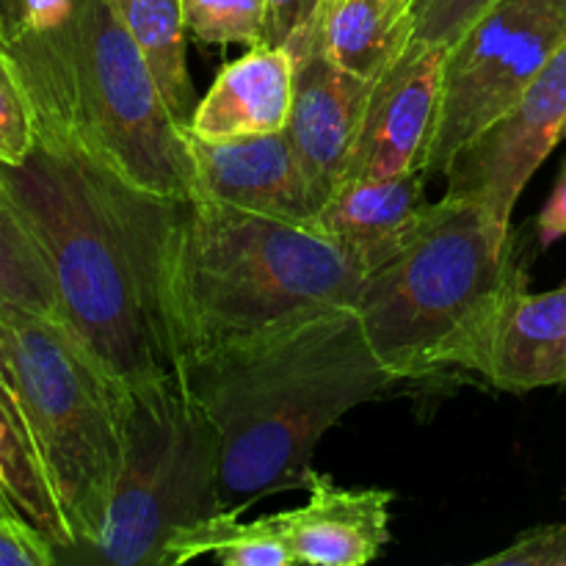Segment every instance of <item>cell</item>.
I'll return each instance as SVG.
<instances>
[{"label": "cell", "mask_w": 566, "mask_h": 566, "mask_svg": "<svg viewBox=\"0 0 566 566\" xmlns=\"http://www.w3.org/2000/svg\"><path fill=\"white\" fill-rule=\"evenodd\" d=\"M459 370L503 392L566 385V285L547 293H531L528 280L514 285Z\"/></svg>", "instance_id": "4fadbf2b"}, {"label": "cell", "mask_w": 566, "mask_h": 566, "mask_svg": "<svg viewBox=\"0 0 566 566\" xmlns=\"http://www.w3.org/2000/svg\"><path fill=\"white\" fill-rule=\"evenodd\" d=\"M412 0H329L318 42L340 70L376 83L412 44Z\"/></svg>", "instance_id": "e0dca14e"}, {"label": "cell", "mask_w": 566, "mask_h": 566, "mask_svg": "<svg viewBox=\"0 0 566 566\" xmlns=\"http://www.w3.org/2000/svg\"><path fill=\"white\" fill-rule=\"evenodd\" d=\"M481 566H566V523L536 525L512 545L481 558Z\"/></svg>", "instance_id": "d4e9b609"}, {"label": "cell", "mask_w": 566, "mask_h": 566, "mask_svg": "<svg viewBox=\"0 0 566 566\" xmlns=\"http://www.w3.org/2000/svg\"><path fill=\"white\" fill-rule=\"evenodd\" d=\"M0 310H25L59 321V298L36 238L0 186Z\"/></svg>", "instance_id": "44dd1931"}, {"label": "cell", "mask_w": 566, "mask_h": 566, "mask_svg": "<svg viewBox=\"0 0 566 566\" xmlns=\"http://www.w3.org/2000/svg\"><path fill=\"white\" fill-rule=\"evenodd\" d=\"M293 70L287 48L254 44L241 59L221 66L186 130L202 138L285 130L293 105Z\"/></svg>", "instance_id": "2e32d148"}, {"label": "cell", "mask_w": 566, "mask_h": 566, "mask_svg": "<svg viewBox=\"0 0 566 566\" xmlns=\"http://www.w3.org/2000/svg\"><path fill=\"white\" fill-rule=\"evenodd\" d=\"M188 36L254 48L265 36V0H180Z\"/></svg>", "instance_id": "7402d4cb"}, {"label": "cell", "mask_w": 566, "mask_h": 566, "mask_svg": "<svg viewBox=\"0 0 566 566\" xmlns=\"http://www.w3.org/2000/svg\"><path fill=\"white\" fill-rule=\"evenodd\" d=\"M136 210L177 370L199 354L357 304L365 274L318 221L298 224L205 197L142 191Z\"/></svg>", "instance_id": "6da1fadb"}, {"label": "cell", "mask_w": 566, "mask_h": 566, "mask_svg": "<svg viewBox=\"0 0 566 566\" xmlns=\"http://www.w3.org/2000/svg\"><path fill=\"white\" fill-rule=\"evenodd\" d=\"M0 186L42 249L61 326L99 370L122 392L180 376L144 260L136 188L44 142L22 164H0Z\"/></svg>", "instance_id": "277c9868"}, {"label": "cell", "mask_w": 566, "mask_h": 566, "mask_svg": "<svg viewBox=\"0 0 566 566\" xmlns=\"http://www.w3.org/2000/svg\"><path fill=\"white\" fill-rule=\"evenodd\" d=\"M528 280L512 230L479 205L442 197L407 247L370 271L354 310L398 381L459 370L514 285Z\"/></svg>", "instance_id": "5b68a950"}, {"label": "cell", "mask_w": 566, "mask_h": 566, "mask_svg": "<svg viewBox=\"0 0 566 566\" xmlns=\"http://www.w3.org/2000/svg\"><path fill=\"white\" fill-rule=\"evenodd\" d=\"M293 53V105L287 138L302 160L315 208L343 186L374 83L340 70L318 42V20L298 33Z\"/></svg>", "instance_id": "30bf717a"}, {"label": "cell", "mask_w": 566, "mask_h": 566, "mask_svg": "<svg viewBox=\"0 0 566 566\" xmlns=\"http://www.w3.org/2000/svg\"><path fill=\"white\" fill-rule=\"evenodd\" d=\"M446 55L448 48L442 44L412 42L374 83L346 180L423 169L426 147L440 108Z\"/></svg>", "instance_id": "8fae6325"}, {"label": "cell", "mask_w": 566, "mask_h": 566, "mask_svg": "<svg viewBox=\"0 0 566 566\" xmlns=\"http://www.w3.org/2000/svg\"><path fill=\"white\" fill-rule=\"evenodd\" d=\"M219 437L180 376L122 392V464L97 539L114 566H164L182 525L219 512Z\"/></svg>", "instance_id": "52a82bcc"}, {"label": "cell", "mask_w": 566, "mask_h": 566, "mask_svg": "<svg viewBox=\"0 0 566 566\" xmlns=\"http://www.w3.org/2000/svg\"><path fill=\"white\" fill-rule=\"evenodd\" d=\"M423 169L392 177L346 180L318 210L324 235L365 276L396 258L429 216Z\"/></svg>", "instance_id": "9a60e30c"}, {"label": "cell", "mask_w": 566, "mask_h": 566, "mask_svg": "<svg viewBox=\"0 0 566 566\" xmlns=\"http://www.w3.org/2000/svg\"><path fill=\"white\" fill-rule=\"evenodd\" d=\"M329 0H265V44L285 48L302 31H307Z\"/></svg>", "instance_id": "4316f807"}, {"label": "cell", "mask_w": 566, "mask_h": 566, "mask_svg": "<svg viewBox=\"0 0 566 566\" xmlns=\"http://www.w3.org/2000/svg\"><path fill=\"white\" fill-rule=\"evenodd\" d=\"M566 138V44L539 77L470 138L446 169V197L473 202L512 230L520 193Z\"/></svg>", "instance_id": "9c48e42d"}, {"label": "cell", "mask_w": 566, "mask_h": 566, "mask_svg": "<svg viewBox=\"0 0 566 566\" xmlns=\"http://www.w3.org/2000/svg\"><path fill=\"white\" fill-rule=\"evenodd\" d=\"M0 495L14 509L17 517L42 531L55 551L75 547L36 446L3 381H0Z\"/></svg>", "instance_id": "ac0fdd59"}, {"label": "cell", "mask_w": 566, "mask_h": 566, "mask_svg": "<svg viewBox=\"0 0 566 566\" xmlns=\"http://www.w3.org/2000/svg\"><path fill=\"white\" fill-rule=\"evenodd\" d=\"M307 503L269 514L293 562L365 566L390 545V490H348L332 475H307Z\"/></svg>", "instance_id": "5bb4252c"}, {"label": "cell", "mask_w": 566, "mask_h": 566, "mask_svg": "<svg viewBox=\"0 0 566 566\" xmlns=\"http://www.w3.org/2000/svg\"><path fill=\"white\" fill-rule=\"evenodd\" d=\"M0 512H3V514H14V509H11L9 503H6L3 495H0Z\"/></svg>", "instance_id": "f546056e"}, {"label": "cell", "mask_w": 566, "mask_h": 566, "mask_svg": "<svg viewBox=\"0 0 566 566\" xmlns=\"http://www.w3.org/2000/svg\"><path fill=\"white\" fill-rule=\"evenodd\" d=\"M205 556L224 566H296L269 514L247 523L235 509H219L177 528L164 547V566H182Z\"/></svg>", "instance_id": "ffe728a7"}, {"label": "cell", "mask_w": 566, "mask_h": 566, "mask_svg": "<svg viewBox=\"0 0 566 566\" xmlns=\"http://www.w3.org/2000/svg\"><path fill=\"white\" fill-rule=\"evenodd\" d=\"M180 379L219 437L221 506L247 512L307 490L321 437L398 385L370 352L354 307H332L199 354Z\"/></svg>", "instance_id": "7a4b0ae2"}, {"label": "cell", "mask_w": 566, "mask_h": 566, "mask_svg": "<svg viewBox=\"0 0 566 566\" xmlns=\"http://www.w3.org/2000/svg\"><path fill=\"white\" fill-rule=\"evenodd\" d=\"M566 44V0H497L448 48L426 180L501 116Z\"/></svg>", "instance_id": "ba28073f"}, {"label": "cell", "mask_w": 566, "mask_h": 566, "mask_svg": "<svg viewBox=\"0 0 566 566\" xmlns=\"http://www.w3.org/2000/svg\"><path fill=\"white\" fill-rule=\"evenodd\" d=\"M182 136L193 166L191 197L298 224L315 221L318 208L285 130L202 138L182 127Z\"/></svg>", "instance_id": "7c38bea8"}, {"label": "cell", "mask_w": 566, "mask_h": 566, "mask_svg": "<svg viewBox=\"0 0 566 566\" xmlns=\"http://www.w3.org/2000/svg\"><path fill=\"white\" fill-rule=\"evenodd\" d=\"M9 11H11V0H0V42L6 36V28H9Z\"/></svg>", "instance_id": "f1b7e54d"}, {"label": "cell", "mask_w": 566, "mask_h": 566, "mask_svg": "<svg viewBox=\"0 0 566 566\" xmlns=\"http://www.w3.org/2000/svg\"><path fill=\"white\" fill-rule=\"evenodd\" d=\"M111 3L130 36L136 39L171 116L177 125L188 127L199 99L188 72V28L182 20V3L180 0H111Z\"/></svg>", "instance_id": "d6986e66"}, {"label": "cell", "mask_w": 566, "mask_h": 566, "mask_svg": "<svg viewBox=\"0 0 566 566\" xmlns=\"http://www.w3.org/2000/svg\"><path fill=\"white\" fill-rule=\"evenodd\" d=\"M566 238V160L558 169L553 191L547 202L542 205L539 216H536V241L539 249H551L553 243L564 241Z\"/></svg>", "instance_id": "83f0119b"}, {"label": "cell", "mask_w": 566, "mask_h": 566, "mask_svg": "<svg viewBox=\"0 0 566 566\" xmlns=\"http://www.w3.org/2000/svg\"><path fill=\"white\" fill-rule=\"evenodd\" d=\"M497 0H412V42L451 48Z\"/></svg>", "instance_id": "cb8c5ba5"}, {"label": "cell", "mask_w": 566, "mask_h": 566, "mask_svg": "<svg viewBox=\"0 0 566 566\" xmlns=\"http://www.w3.org/2000/svg\"><path fill=\"white\" fill-rule=\"evenodd\" d=\"M39 142L31 99L0 48V164H22Z\"/></svg>", "instance_id": "603a6c76"}, {"label": "cell", "mask_w": 566, "mask_h": 566, "mask_svg": "<svg viewBox=\"0 0 566 566\" xmlns=\"http://www.w3.org/2000/svg\"><path fill=\"white\" fill-rule=\"evenodd\" d=\"M59 562L55 545L17 514L0 512V566H50Z\"/></svg>", "instance_id": "484cf974"}, {"label": "cell", "mask_w": 566, "mask_h": 566, "mask_svg": "<svg viewBox=\"0 0 566 566\" xmlns=\"http://www.w3.org/2000/svg\"><path fill=\"white\" fill-rule=\"evenodd\" d=\"M0 381L25 420L75 547L86 551L119 475L122 390L59 321L25 310H0Z\"/></svg>", "instance_id": "8992f818"}, {"label": "cell", "mask_w": 566, "mask_h": 566, "mask_svg": "<svg viewBox=\"0 0 566 566\" xmlns=\"http://www.w3.org/2000/svg\"><path fill=\"white\" fill-rule=\"evenodd\" d=\"M39 142L149 197L193 193L186 136L111 0H11L0 42Z\"/></svg>", "instance_id": "3957f363"}]
</instances>
